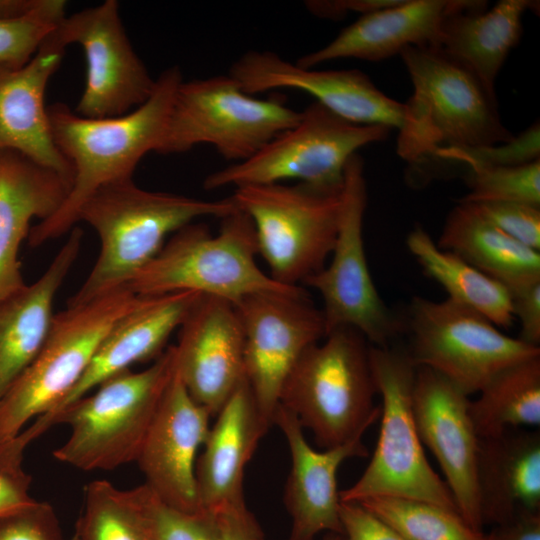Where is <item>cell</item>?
<instances>
[{
	"label": "cell",
	"mask_w": 540,
	"mask_h": 540,
	"mask_svg": "<svg viewBox=\"0 0 540 540\" xmlns=\"http://www.w3.org/2000/svg\"><path fill=\"white\" fill-rule=\"evenodd\" d=\"M0 540H65L54 508L35 500L0 519Z\"/></svg>",
	"instance_id": "cell-39"
},
{
	"label": "cell",
	"mask_w": 540,
	"mask_h": 540,
	"mask_svg": "<svg viewBox=\"0 0 540 540\" xmlns=\"http://www.w3.org/2000/svg\"><path fill=\"white\" fill-rule=\"evenodd\" d=\"M273 424L284 434L291 455L284 493L292 521L288 540H314L323 531L343 535L337 472L348 458L367 456L362 436L316 451L308 444L295 414L281 404L275 411Z\"/></svg>",
	"instance_id": "cell-21"
},
{
	"label": "cell",
	"mask_w": 540,
	"mask_h": 540,
	"mask_svg": "<svg viewBox=\"0 0 540 540\" xmlns=\"http://www.w3.org/2000/svg\"><path fill=\"white\" fill-rule=\"evenodd\" d=\"M487 540H540V512H522L496 524Z\"/></svg>",
	"instance_id": "cell-45"
},
{
	"label": "cell",
	"mask_w": 540,
	"mask_h": 540,
	"mask_svg": "<svg viewBox=\"0 0 540 540\" xmlns=\"http://www.w3.org/2000/svg\"><path fill=\"white\" fill-rule=\"evenodd\" d=\"M342 189L305 183L234 188L231 197L251 219L258 255L276 282L300 286L326 265L337 237Z\"/></svg>",
	"instance_id": "cell-10"
},
{
	"label": "cell",
	"mask_w": 540,
	"mask_h": 540,
	"mask_svg": "<svg viewBox=\"0 0 540 540\" xmlns=\"http://www.w3.org/2000/svg\"><path fill=\"white\" fill-rule=\"evenodd\" d=\"M487 5V1L456 0L442 19L437 46L496 92L498 73L520 41L522 18L539 4L501 0L489 10Z\"/></svg>",
	"instance_id": "cell-27"
},
{
	"label": "cell",
	"mask_w": 540,
	"mask_h": 540,
	"mask_svg": "<svg viewBox=\"0 0 540 540\" xmlns=\"http://www.w3.org/2000/svg\"><path fill=\"white\" fill-rule=\"evenodd\" d=\"M437 245L500 282L509 293L540 281V252L505 234L469 203L458 201L448 213Z\"/></svg>",
	"instance_id": "cell-29"
},
{
	"label": "cell",
	"mask_w": 540,
	"mask_h": 540,
	"mask_svg": "<svg viewBox=\"0 0 540 540\" xmlns=\"http://www.w3.org/2000/svg\"><path fill=\"white\" fill-rule=\"evenodd\" d=\"M257 255L253 223L237 209L221 218L216 235L201 223L173 233L126 288L138 296L190 291L236 305L253 294L287 293L301 287L276 282L259 267Z\"/></svg>",
	"instance_id": "cell-5"
},
{
	"label": "cell",
	"mask_w": 540,
	"mask_h": 540,
	"mask_svg": "<svg viewBox=\"0 0 540 540\" xmlns=\"http://www.w3.org/2000/svg\"><path fill=\"white\" fill-rule=\"evenodd\" d=\"M229 74L249 95L293 89L308 93L339 117L359 125L399 130L405 105L381 90L357 69L302 68L272 51H248L231 66Z\"/></svg>",
	"instance_id": "cell-16"
},
{
	"label": "cell",
	"mask_w": 540,
	"mask_h": 540,
	"mask_svg": "<svg viewBox=\"0 0 540 540\" xmlns=\"http://www.w3.org/2000/svg\"><path fill=\"white\" fill-rule=\"evenodd\" d=\"M235 306L244 331L245 378L271 427L292 369L308 347L325 337L323 314L303 287L253 294Z\"/></svg>",
	"instance_id": "cell-14"
},
{
	"label": "cell",
	"mask_w": 540,
	"mask_h": 540,
	"mask_svg": "<svg viewBox=\"0 0 540 540\" xmlns=\"http://www.w3.org/2000/svg\"><path fill=\"white\" fill-rule=\"evenodd\" d=\"M66 2L39 0L27 15L0 19V65L21 67L66 17Z\"/></svg>",
	"instance_id": "cell-34"
},
{
	"label": "cell",
	"mask_w": 540,
	"mask_h": 540,
	"mask_svg": "<svg viewBox=\"0 0 540 540\" xmlns=\"http://www.w3.org/2000/svg\"><path fill=\"white\" fill-rule=\"evenodd\" d=\"M406 244L424 273L445 289L448 299L482 314L497 327L513 326L510 293L500 282L440 248L419 225L409 232Z\"/></svg>",
	"instance_id": "cell-30"
},
{
	"label": "cell",
	"mask_w": 540,
	"mask_h": 540,
	"mask_svg": "<svg viewBox=\"0 0 540 540\" xmlns=\"http://www.w3.org/2000/svg\"><path fill=\"white\" fill-rule=\"evenodd\" d=\"M215 417L195 464L199 500L210 513L244 501L246 465L270 428L258 410L246 378Z\"/></svg>",
	"instance_id": "cell-23"
},
{
	"label": "cell",
	"mask_w": 540,
	"mask_h": 540,
	"mask_svg": "<svg viewBox=\"0 0 540 540\" xmlns=\"http://www.w3.org/2000/svg\"><path fill=\"white\" fill-rule=\"evenodd\" d=\"M400 0H312L306 1L305 6L313 15L338 20L349 12L361 15L384 9L397 4Z\"/></svg>",
	"instance_id": "cell-44"
},
{
	"label": "cell",
	"mask_w": 540,
	"mask_h": 540,
	"mask_svg": "<svg viewBox=\"0 0 540 540\" xmlns=\"http://www.w3.org/2000/svg\"><path fill=\"white\" fill-rule=\"evenodd\" d=\"M301 111L278 95L246 94L230 75L182 81L174 96L159 154H178L196 145H212L226 160H247L293 127Z\"/></svg>",
	"instance_id": "cell-8"
},
{
	"label": "cell",
	"mask_w": 540,
	"mask_h": 540,
	"mask_svg": "<svg viewBox=\"0 0 540 540\" xmlns=\"http://www.w3.org/2000/svg\"><path fill=\"white\" fill-rule=\"evenodd\" d=\"M214 515L221 540H261L263 533L245 500L224 506Z\"/></svg>",
	"instance_id": "cell-42"
},
{
	"label": "cell",
	"mask_w": 540,
	"mask_h": 540,
	"mask_svg": "<svg viewBox=\"0 0 540 540\" xmlns=\"http://www.w3.org/2000/svg\"><path fill=\"white\" fill-rule=\"evenodd\" d=\"M402 320L415 366L436 371L468 396L504 368L540 356V347L502 333L482 314L448 298L415 296Z\"/></svg>",
	"instance_id": "cell-12"
},
{
	"label": "cell",
	"mask_w": 540,
	"mask_h": 540,
	"mask_svg": "<svg viewBox=\"0 0 540 540\" xmlns=\"http://www.w3.org/2000/svg\"><path fill=\"white\" fill-rule=\"evenodd\" d=\"M470 192L460 202L504 201L540 207V159L519 166L469 170Z\"/></svg>",
	"instance_id": "cell-35"
},
{
	"label": "cell",
	"mask_w": 540,
	"mask_h": 540,
	"mask_svg": "<svg viewBox=\"0 0 540 540\" xmlns=\"http://www.w3.org/2000/svg\"><path fill=\"white\" fill-rule=\"evenodd\" d=\"M344 540H407L360 503L341 502Z\"/></svg>",
	"instance_id": "cell-40"
},
{
	"label": "cell",
	"mask_w": 540,
	"mask_h": 540,
	"mask_svg": "<svg viewBox=\"0 0 540 540\" xmlns=\"http://www.w3.org/2000/svg\"><path fill=\"white\" fill-rule=\"evenodd\" d=\"M200 296L190 291L140 296L137 304L117 319L103 337L77 384L56 407L20 432L18 444L26 449L50 428L52 419L62 409L107 379L129 370L135 363L158 358Z\"/></svg>",
	"instance_id": "cell-19"
},
{
	"label": "cell",
	"mask_w": 540,
	"mask_h": 540,
	"mask_svg": "<svg viewBox=\"0 0 540 540\" xmlns=\"http://www.w3.org/2000/svg\"><path fill=\"white\" fill-rule=\"evenodd\" d=\"M142 485L152 540H221L212 513L180 511L162 502L146 484Z\"/></svg>",
	"instance_id": "cell-37"
},
{
	"label": "cell",
	"mask_w": 540,
	"mask_h": 540,
	"mask_svg": "<svg viewBox=\"0 0 540 540\" xmlns=\"http://www.w3.org/2000/svg\"><path fill=\"white\" fill-rule=\"evenodd\" d=\"M139 299L123 287L54 315L38 355L0 400V446L63 400L111 326Z\"/></svg>",
	"instance_id": "cell-9"
},
{
	"label": "cell",
	"mask_w": 540,
	"mask_h": 540,
	"mask_svg": "<svg viewBox=\"0 0 540 540\" xmlns=\"http://www.w3.org/2000/svg\"><path fill=\"white\" fill-rule=\"evenodd\" d=\"M64 47L79 44L87 62L86 84L75 113L86 118L117 117L152 95L156 79L136 54L120 17L119 3H103L66 16L52 32Z\"/></svg>",
	"instance_id": "cell-15"
},
{
	"label": "cell",
	"mask_w": 540,
	"mask_h": 540,
	"mask_svg": "<svg viewBox=\"0 0 540 540\" xmlns=\"http://www.w3.org/2000/svg\"><path fill=\"white\" fill-rule=\"evenodd\" d=\"M82 236L74 227L41 277L0 302V400L47 338L55 296L79 255Z\"/></svg>",
	"instance_id": "cell-26"
},
{
	"label": "cell",
	"mask_w": 540,
	"mask_h": 540,
	"mask_svg": "<svg viewBox=\"0 0 540 540\" xmlns=\"http://www.w3.org/2000/svg\"><path fill=\"white\" fill-rule=\"evenodd\" d=\"M71 540H152L143 485L121 490L107 480L91 481Z\"/></svg>",
	"instance_id": "cell-32"
},
{
	"label": "cell",
	"mask_w": 540,
	"mask_h": 540,
	"mask_svg": "<svg viewBox=\"0 0 540 540\" xmlns=\"http://www.w3.org/2000/svg\"><path fill=\"white\" fill-rule=\"evenodd\" d=\"M237 209L231 196L203 200L147 191L133 179L100 188L82 206L78 218L98 234L99 255L67 306L84 304L127 287L157 256L170 234L199 218L221 219Z\"/></svg>",
	"instance_id": "cell-2"
},
{
	"label": "cell",
	"mask_w": 540,
	"mask_h": 540,
	"mask_svg": "<svg viewBox=\"0 0 540 540\" xmlns=\"http://www.w3.org/2000/svg\"><path fill=\"white\" fill-rule=\"evenodd\" d=\"M469 396L427 367H417L413 415L420 440L435 456L458 512L483 532L477 487L479 437L469 414Z\"/></svg>",
	"instance_id": "cell-17"
},
{
	"label": "cell",
	"mask_w": 540,
	"mask_h": 540,
	"mask_svg": "<svg viewBox=\"0 0 540 540\" xmlns=\"http://www.w3.org/2000/svg\"><path fill=\"white\" fill-rule=\"evenodd\" d=\"M390 131L386 126L349 122L314 101L301 111L293 127L247 160L212 172L203 186L216 190L296 180L320 188H341L349 159L360 148L386 140Z\"/></svg>",
	"instance_id": "cell-11"
},
{
	"label": "cell",
	"mask_w": 540,
	"mask_h": 540,
	"mask_svg": "<svg viewBox=\"0 0 540 540\" xmlns=\"http://www.w3.org/2000/svg\"><path fill=\"white\" fill-rule=\"evenodd\" d=\"M514 319L520 322L522 342L539 347L540 344V281L510 292Z\"/></svg>",
	"instance_id": "cell-41"
},
{
	"label": "cell",
	"mask_w": 540,
	"mask_h": 540,
	"mask_svg": "<svg viewBox=\"0 0 540 540\" xmlns=\"http://www.w3.org/2000/svg\"><path fill=\"white\" fill-rule=\"evenodd\" d=\"M456 0H400L361 15L324 47L300 57L296 64L315 68L328 61L354 58L381 61L407 46H437L442 19Z\"/></svg>",
	"instance_id": "cell-24"
},
{
	"label": "cell",
	"mask_w": 540,
	"mask_h": 540,
	"mask_svg": "<svg viewBox=\"0 0 540 540\" xmlns=\"http://www.w3.org/2000/svg\"><path fill=\"white\" fill-rule=\"evenodd\" d=\"M30 477L0 466V519L35 501L29 494Z\"/></svg>",
	"instance_id": "cell-43"
},
{
	"label": "cell",
	"mask_w": 540,
	"mask_h": 540,
	"mask_svg": "<svg viewBox=\"0 0 540 540\" xmlns=\"http://www.w3.org/2000/svg\"><path fill=\"white\" fill-rule=\"evenodd\" d=\"M64 53L51 33L24 66L0 65V153L19 152L56 172L71 187L73 168L52 139L44 104L48 81Z\"/></svg>",
	"instance_id": "cell-22"
},
{
	"label": "cell",
	"mask_w": 540,
	"mask_h": 540,
	"mask_svg": "<svg viewBox=\"0 0 540 540\" xmlns=\"http://www.w3.org/2000/svg\"><path fill=\"white\" fill-rule=\"evenodd\" d=\"M367 206L364 162L354 154L346 164L339 227L330 261L303 285L323 300L325 335L339 327L358 330L377 347L403 334V320L379 295L370 274L363 241Z\"/></svg>",
	"instance_id": "cell-13"
},
{
	"label": "cell",
	"mask_w": 540,
	"mask_h": 540,
	"mask_svg": "<svg viewBox=\"0 0 540 540\" xmlns=\"http://www.w3.org/2000/svg\"><path fill=\"white\" fill-rule=\"evenodd\" d=\"M369 360L382 397L378 441L360 478L340 491L341 502L399 497L431 502L458 512L453 496L424 453L414 415L417 367L407 350L370 344Z\"/></svg>",
	"instance_id": "cell-7"
},
{
	"label": "cell",
	"mask_w": 540,
	"mask_h": 540,
	"mask_svg": "<svg viewBox=\"0 0 540 540\" xmlns=\"http://www.w3.org/2000/svg\"><path fill=\"white\" fill-rule=\"evenodd\" d=\"M358 503L407 540H487L459 512L431 502L377 496Z\"/></svg>",
	"instance_id": "cell-33"
},
{
	"label": "cell",
	"mask_w": 540,
	"mask_h": 540,
	"mask_svg": "<svg viewBox=\"0 0 540 540\" xmlns=\"http://www.w3.org/2000/svg\"><path fill=\"white\" fill-rule=\"evenodd\" d=\"M182 81L179 67L165 69L156 78L150 98L117 117L86 118L64 103L47 107L52 139L71 164L73 181L59 209L30 229L28 239L32 247L73 229L82 206L97 190L132 179L140 160L157 151Z\"/></svg>",
	"instance_id": "cell-1"
},
{
	"label": "cell",
	"mask_w": 540,
	"mask_h": 540,
	"mask_svg": "<svg viewBox=\"0 0 540 540\" xmlns=\"http://www.w3.org/2000/svg\"><path fill=\"white\" fill-rule=\"evenodd\" d=\"M477 487L483 525L540 512V433L515 428L479 438Z\"/></svg>",
	"instance_id": "cell-28"
},
{
	"label": "cell",
	"mask_w": 540,
	"mask_h": 540,
	"mask_svg": "<svg viewBox=\"0 0 540 540\" xmlns=\"http://www.w3.org/2000/svg\"><path fill=\"white\" fill-rule=\"evenodd\" d=\"M210 417L188 393L175 364L135 462L144 484L162 502L183 512L205 511L197 492L195 464L209 433Z\"/></svg>",
	"instance_id": "cell-18"
},
{
	"label": "cell",
	"mask_w": 540,
	"mask_h": 540,
	"mask_svg": "<svg viewBox=\"0 0 540 540\" xmlns=\"http://www.w3.org/2000/svg\"><path fill=\"white\" fill-rule=\"evenodd\" d=\"M469 402L479 438L508 429L540 425V356L514 363L497 373Z\"/></svg>",
	"instance_id": "cell-31"
},
{
	"label": "cell",
	"mask_w": 540,
	"mask_h": 540,
	"mask_svg": "<svg viewBox=\"0 0 540 540\" xmlns=\"http://www.w3.org/2000/svg\"><path fill=\"white\" fill-rule=\"evenodd\" d=\"M432 159L467 165L470 170L531 163L540 159V125L534 123L510 141L501 144L443 148L428 161Z\"/></svg>",
	"instance_id": "cell-36"
},
{
	"label": "cell",
	"mask_w": 540,
	"mask_h": 540,
	"mask_svg": "<svg viewBox=\"0 0 540 540\" xmlns=\"http://www.w3.org/2000/svg\"><path fill=\"white\" fill-rule=\"evenodd\" d=\"M308 347L286 379L280 404L295 414L315 442L329 449L363 436L380 417L370 343L358 330L339 327Z\"/></svg>",
	"instance_id": "cell-4"
},
{
	"label": "cell",
	"mask_w": 540,
	"mask_h": 540,
	"mask_svg": "<svg viewBox=\"0 0 540 540\" xmlns=\"http://www.w3.org/2000/svg\"><path fill=\"white\" fill-rule=\"evenodd\" d=\"M413 85L404 103L397 153L416 167L443 148L480 147L510 141L496 92L438 46L400 52Z\"/></svg>",
	"instance_id": "cell-3"
},
{
	"label": "cell",
	"mask_w": 540,
	"mask_h": 540,
	"mask_svg": "<svg viewBox=\"0 0 540 540\" xmlns=\"http://www.w3.org/2000/svg\"><path fill=\"white\" fill-rule=\"evenodd\" d=\"M39 0H0V19H14L30 13Z\"/></svg>",
	"instance_id": "cell-46"
},
{
	"label": "cell",
	"mask_w": 540,
	"mask_h": 540,
	"mask_svg": "<svg viewBox=\"0 0 540 540\" xmlns=\"http://www.w3.org/2000/svg\"><path fill=\"white\" fill-rule=\"evenodd\" d=\"M69 189L60 175L23 154L0 153V302L26 285L18 253L31 221L52 216Z\"/></svg>",
	"instance_id": "cell-25"
},
{
	"label": "cell",
	"mask_w": 540,
	"mask_h": 540,
	"mask_svg": "<svg viewBox=\"0 0 540 540\" xmlns=\"http://www.w3.org/2000/svg\"><path fill=\"white\" fill-rule=\"evenodd\" d=\"M175 368L174 345L148 368L125 370L62 409L51 421L70 427L55 459L83 471L135 462Z\"/></svg>",
	"instance_id": "cell-6"
},
{
	"label": "cell",
	"mask_w": 540,
	"mask_h": 540,
	"mask_svg": "<svg viewBox=\"0 0 540 540\" xmlns=\"http://www.w3.org/2000/svg\"><path fill=\"white\" fill-rule=\"evenodd\" d=\"M261 540H264V537ZM323 540H344V537L342 534L329 532Z\"/></svg>",
	"instance_id": "cell-47"
},
{
	"label": "cell",
	"mask_w": 540,
	"mask_h": 540,
	"mask_svg": "<svg viewBox=\"0 0 540 540\" xmlns=\"http://www.w3.org/2000/svg\"><path fill=\"white\" fill-rule=\"evenodd\" d=\"M179 328L176 370L190 396L216 416L245 379L244 331L237 308L201 295Z\"/></svg>",
	"instance_id": "cell-20"
},
{
	"label": "cell",
	"mask_w": 540,
	"mask_h": 540,
	"mask_svg": "<svg viewBox=\"0 0 540 540\" xmlns=\"http://www.w3.org/2000/svg\"><path fill=\"white\" fill-rule=\"evenodd\" d=\"M469 204L505 234L540 252V207L526 203L504 201H485Z\"/></svg>",
	"instance_id": "cell-38"
}]
</instances>
